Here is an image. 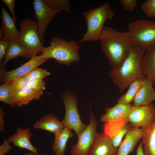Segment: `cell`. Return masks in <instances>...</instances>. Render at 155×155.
Listing matches in <instances>:
<instances>
[{"label":"cell","mask_w":155,"mask_h":155,"mask_svg":"<svg viewBox=\"0 0 155 155\" xmlns=\"http://www.w3.org/2000/svg\"><path fill=\"white\" fill-rule=\"evenodd\" d=\"M54 135L55 139L51 148L56 155H64L67 142L69 138L73 137V134L71 129L64 126Z\"/></svg>","instance_id":"21"},{"label":"cell","mask_w":155,"mask_h":155,"mask_svg":"<svg viewBox=\"0 0 155 155\" xmlns=\"http://www.w3.org/2000/svg\"><path fill=\"white\" fill-rule=\"evenodd\" d=\"M43 79L30 80L27 87L36 92H42L46 88Z\"/></svg>","instance_id":"31"},{"label":"cell","mask_w":155,"mask_h":155,"mask_svg":"<svg viewBox=\"0 0 155 155\" xmlns=\"http://www.w3.org/2000/svg\"><path fill=\"white\" fill-rule=\"evenodd\" d=\"M78 42L72 40L67 42L58 36L52 37L51 45L43 47L40 57L43 58L55 59L59 63L70 66L73 62L80 60Z\"/></svg>","instance_id":"3"},{"label":"cell","mask_w":155,"mask_h":155,"mask_svg":"<svg viewBox=\"0 0 155 155\" xmlns=\"http://www.w3.org/2000/svg\"><path fill=\"white\" fill-rule=\"evenodd\" d=\"M136 155H145L142 142L140 143L138 146L136 150Z\"/></svg>","instance_id":"37"},{"label":"cell","mask_w":155,"mask_h":155,"mask_svg":"<svg viewBox=\"0 0 155 155\" xmlns=\"http://www.w3.org/2000/svg\"><path fill=\"white\" fill-rule=\"evenodd\" d=\"M142 138L145 155H155V121L144 129Z\"/></svg>","instance_id":"23"},{"label":"cell","mask_w":155,"mask_h":155,"mask_svg":"<svg viewBox=\"0 0 155 155\" xmlns=\"http://www.w3.org/2000/svg\"><path fill=\"white\" fill-rule=\"evenodd\" d=\"M43 91L36 92L27 87L18 92L15 95L16 106L20 107L28 104L33 100H38L43 94Z\"/></svg>","instance_id":"24"},{"label":"cell","mask_w":155,"mask_h":155,"mask_svg":"<svg viewBox=\"0 0 155 155\" xmlns=\"http://www.w3.org/2000/svg\"><path fill=\"white\" fill-rule=\"evenodd\" d=\"M127 121L133 127L146 129L155 121V106L152 102L144 106L132 105Z\"/></svg>","instance_id":"9"},{"label":"cell","mask_w":155,"mask_h":155,"mask_svg":"<svg viewBox=\"0 0 155 155\" xmlns=\"http://www.w3.org/2000/svg\"><path fill=\"white\" fill-rule=\"evenodd\" d=\"M19 56H22L27 59H30L32 56L27 49L18 41L10 42L6 52L5 58L0 66L5 67L8 62L10 60Z\"/></svg>","instance_id":"22"},{"label":"cell","mask_w":155,"mask_h":155,"mask_svg":"<svg viewBox=\"0 0 155 155\" xmlns=\"http://www.w3.org/2000/svg\"><path fill=\"white\" fill-rule=\"evenodd\" d=\"M128 27L133 44L145 49L155 46V20L137 19L128 24Z\"/></svg>","instance_id":"5"},{"label":"cell","mask_w":155,"mask_h":155,"mask_svg":"<svg viewBox=\"0 0 155 155\" xmlns=\"http://www.w3.org/2000/svg\"><path fill=\"white\" fill-rule=\"evenodd\" d=\"M82 16L86 22L87 30L79 42L99 40L104 30V22L112 20L115 12L110 4L105 3L84 12Z\"/></svg>","instance_id":"4"},{"label":"cell","mask_w":155,"mask_h":155,"mask_svg":"<svg viewBox=\"0 0 155 155\" xmlns=\"http://www.w3.org/2000/svg\"><path fill=\"white\" fill-rule=\"evenodd\" d=\"M33 6L38 22V34L43 42L44 34L47 25L56 15L62 11L49 4L46 0H34Z\"/></svg>","instance_id":"8"},{"label":"cell","mask_w":155,"mask_h":155,"mask_svg":"<svg viewBox=\"0 0 155 155\" xmlns=\"http://www.w3.org/2000/svg\"><path fill=\"white\" fill-rule=\"evenodd\" d=\"M141 69L143 75L155 86V46L146 49Z\"/></svg>","instance_id":"19"},{"label":"cell","mask_w":155,"mask_h":155,"mask_svg":"<svg viewBox=\"0 0 155 155\" xmlns=\"http://www.w3.org/2000/svg\"><path fill=\"white\" fill-rule=\"evenodd\" d=\"M30 131L29 128H17L16 133L9 137L7 140L15 146L28 150L34 154H37V149L32 145L30 141L32 135Z\"/></svg>","instance_id":"14"},{"label":"cell","mask_w":155,"mask_h":155,"mask_svg":"<svg viewBox=\"0 0 155 155\" xmlns=\"http://www.w3.org/2000/svg\"><path fill=\"white\" fill-rule=\"evenodd\" d=\"M119 2L124 9L131 11L134 10L137 3L136 0H120Z\"/></svg>","instance_id":"33"},{"label":"cell","mask_w":155,"mask_h":155,"mask_svg":"<svg viewBox=\"0 0 155 155\" xmlns=\"http://www.w3.org/2000/svg\"><path fill=\"white\" fill-rule=\"evenodd\" d=\"M46 1L55 7L64 10L70 13L71 9L70 2L69 0H46Z\"/></svg>","instance_id":"29"},{"label":"cell","mask_w":155,"mask_h":155,"mask_svg":"<svg viewBox=\"0 0 155 155\" xmlns=\"http://www.w3.org/2000/svg\"><path fill=\"white\" fill-rule=\"evenodd\" d=\"M20 24L18 41L26 47L32 56L41 53L43 43L38 34L37 20L26 17L20 22Z\"/></svg>","instance_id":"6"},{"label":"cell","mask_w":155,"mask_h":155,"mask_svg":"<svg viewBox=\"0 0 155 155\" xmlns=\"http://www.w3.org/2000/svg\"><path fill=\"white\" fill-rule=\"evenodd\" d=\"M4 112L3 108H0V131L3 132L4 131L5 123L4 121Z\"/></svg>","instance_id":"36"},{"label":"cell","mask_w":155,"mask_h":155,"mask_svg":"<svg viewBox=\"0 0 155 155\" xmlns=\"http://www.w3.org/2000/svg\"><path fill=\"white\" fill-rule=\"evenodd\" d=\"M97 125L93 113L91 111L89 124L78 137L77 143L72 146L70 151L71 155H88L97 133Z\"/></svg>","instance_id":"10"},{"label":"cell","mask_w":155,"mask_h":155,"mask_svg":"<svg viewBox=\"0 0 155 155\" xmlns=\"http://www.w3.org/2000/svg\"><path fill=\"white\" fill-rule=\"evenodd\" d=\"M2 2L4 3L6 6L9 9L12 15V18L15 23L17 20V18L15 14L14 7L15 4L16 0H2Z\"/></svg>","instance_id":"34"},{"label":"cell","mask_w":155,"mask_h":155,"mask_svg":"<svg viewBox=\"0 0 155 155\" xmlns=\"http://www.w3.org/2000/svg\"><path fill=\"white\" fill-rule=\"evenodd\" d=\"M0 101L11 108L16 106L15 96L13 94L8 82H4L0 86Z\"/></svg>","instance_id":"26"},{"label":"cell","mask_w":155,"mask_h":155,"mask_svg":"<svg viewBox=\"0 0 155 155\" xmlns=\"http://www.w3.org/2000/svg\"><path fill=\"white\" fill-rule=\"evenodd\" d=\"M10 42L5 39L0 32V64L3 63V59L5 56Z\"/></svg>","instance_id":"32"},{"label":"cell","mask_w":155,"mask_h":155,"mask_svg":"<svg viewBox=\"0 0 155 155\" xmlns=\"http://www.w3.org/2000/svg\"><path fill=\"white\" fill-rule=\"evenodd\" d=\"M144 129L133 127L126 134L118 148L117 155H128L142 138Z\"/></svg>","instance_id":"15"},{"label":"cell","mask_w":155,"mask_h":155,"mask_svg":"<svg viewBox=\"0 0 155 155\" xmlns=\"http://www.w3.org/2000/svg\"><path fill=\"white\" fill-rule=\"evenodd\" d=\"M10 143L7 140H4L0 146V155H6L7 153L13 148L10 145Z\"/></svg>","instance_id":"35"},{"label":"cell","mask_w":155,"mask_h":155,"mask_svg":"<svg viewBox=\"0 0 155 155\" xmlns=\"http://www.w3.org/2000/svg\"><path fill=\"white\" fill-rule=\"evenodd\" d=\"M23 155H44L43 154H33L31 152H29L26 153H24Z\"/></svg>","instance_id":"38"},{"label":"cell","mask_w":155,"mask_h":155,"mask_svg":"<svg viewBox=\"0 0 155 155\" xmlns=\"http://www.w3.org/2000/svg\"><path fill=\"white\" fill-rule=\"evenodd\" d=\"M133 128L127 119L106 122L103 130L104 133L109 138L113 146L118 148L124 136Z\"/></svg>","instance_id":"11"},{"label":"cell","mask_w":155,"mask_h":155,"mask_svg":"<svg viewBox=\"0 0 155 155\" xmlns=\"http://www.w3.org/2000/svg\"><path fill=\"white\" fill-rule=\"evenodd\" d=\"M30 80L28 73L8 83L13 94L15 96L19 90L27 87Z\"/></svg>","instance_id":"27"},{"label":"cell","mask_w":155,"mask_h":155,"mask_svg":"<svg viewBox=\"0 0 155 155\" xmlns=\"http://www.w3.org/2000/svg\"><path fill=\"white\" fill-rule=\"evenodd\" d=\"M146 49L133 44L129 54L118 69L111 70L108 75L122 92L135 80L144 79L141 64Z\"/></svg>","instance_id":"2"},{"label":"cell","mask_w":155,"mask_h":155,"mask_svg":"<svg viewBox=\"0 0 155 155\" xmlns=\"http://www.w3.org/2000/svg\"><path fill=\"white\" fill-rule=\"evenodd\" d=\"M131 104L117 103L114 106L106 108V113L100 117V122L127 120L132 106Z\"/></svg>","instance_id":"17"},{"label":"cell","mask_w":155,"mask_h":155,"mask_svg":"<svg viewBox=\"0 0 155 155\" xmlns=\"http://www.w3.org/2000/svg\"><path fill=\"white\" fill-rule=\"evenodd\" d=\"M61 99L64 104L65 115L61 122L64 126L73 130L78 137L88 125L83 123L80 119L77 98L74 94L67 91L63 94Z\"/></svg>","instance_id":"7"},{"label":"cell","mask_w":155,"mask_h":155,"mask_svg":"<svg viewBox=\"0 0 155 155\" xmlns=\"http://www.w3.org/2000/svg\"><path fill=\"white\" fill-rule=\"evenodd\" d=\"M1 16L2 27L0 32L3 37L10 42L18 41L19 32L16 28L12 18L3 6L1 8Z\"/></svg>","instance_id":"16"},{"label":"cell","mask_w":155,"mask_h":155,"mask_svg":"<svg viewBox=\"0 0 155 155\" xmlns=\"http://www.w3.org/2000/svg\"><path fill=\"white\" fill-rule=\"evenodd\" d=\"M51 74V73L46 69L37 67L28 73V76L30 80L43 79Z\"/></svg>","instance_id":"30"},{"label":"cell","mask_w":155,"mask_h":155,"mask_svg":"<svg viewBox=\"0 0 155 155\" xmlns=\"http://www.w3.org/2000/svg\"><path fill=\"white\" fill-rule=\"evenodd\" d=\"M49 59L41 57L40 55H34L27 62L12 70L5 71L0 80L8 82L29 73L33 69L44 63Z\"/></svg>","instance_id":"12"},{"label":"cell","mask_w":155,"mask_h":155,"mask_svg":"<svg viewBox=\"0 0 155 155\" xmlns=\"http://www.w3.org/2000/svg\"><path fill=\"white\" fill-rule=\"evenodd\" d=\"M141 9L148 17H155V0H147L140 5Z\"/></svg>","instance_id":"28"},{"label":"cell","mask_w":155,"mask_h":155,"mask_svg":"<svg viewBox=\"0 0 155 155\" xmlns=\"http://www.w3.org/2000/svg\"><path fill=\"white\" fill-rule=\"evenodd\" d=\"M64 127L61 121L52 113L44 115L33 125L34 129L44 130L51 132L54 135L59 132Z\"/></svg>","instance_id":"20"},{"label":"cell","mask_w":155,"mask_h":155,"mask_svg":"<svg viewBox=\"0 0 155 155\" xmlns=\"http://www.w3.org/2000/svg\"><path fill=\"white\" fill-rule=\"evenodd\" d=\"M99 40L102 50L113 69L121 66L133 44L127 32H122L105 27Z\"/></svg>","instance_id":"1"},{"label":"cell","mask_w":155,"mask_h":155,"mask_svg":"<svg viewBox=\"0 0 155 155\" xmlns=\"http://www.w3.org/2000/svg\"><path fill=\"white\" fill-rule=\"evenodd\" d=\"M153 84L148 78L143 81L140 89L133 100V105L139 106L148 105L155 100V90Z\"/></svg>","instance_id":"18"},{"label":"cell","mask_w":155,"mask_h":155,"mask_svg":"<svg viewBox=\"0 0 155 155\" xmlns=\"http://www.w3.org/2000/svg\"><path fill=\"white\" fill-rule=\"evenodd\" d=\"M144 79H137L129 86V88L125 94L119 98L117 102L128 104L133 100L142 84Z\"/></svg>","instance_id":"25"},{"label":"cell","mask_w":155,"mask_h":155,"mask_svg":"<svg viewBox=\"0 0 155 155\" xmlns=\"http://www.w3.org/2000/svg\"><path fill=\"white\" fill-rule=\"evenodd\" d=\"M118 150L104 133H97L88 155H117Z\"/></svg>","instance_id":"13"}]
</instances>
